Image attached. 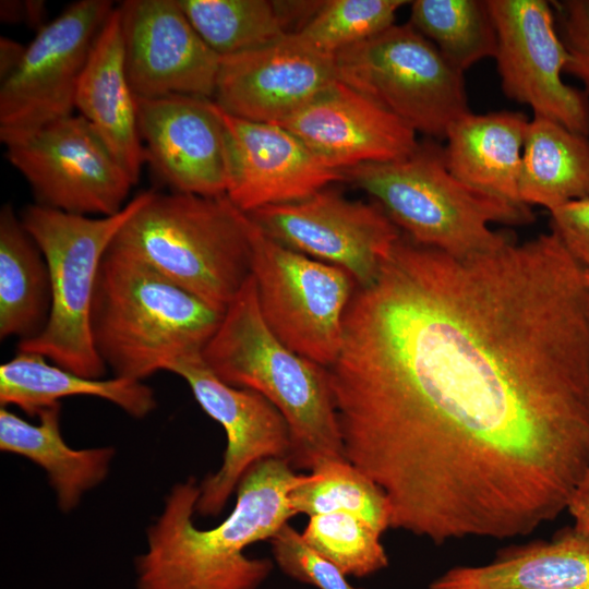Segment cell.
<instances>
[{"label":"cell","mask_w":589,"mask_h":589,"mask_svg":"<svg viewBox=\"0 0 589 589\" xmlns=\"http://www.w3.org/2000/svg\"><path fill=\"white\" fill-rule=\"evenodd\" d=\"M328 372L345 457L390 528L527 536L589 466V287L551 231L466 259L402 235Z\"/></svg>","instance_id":"1"},{"label":"cell","mask_w":589,"mask_h":589,"mask_svg":"<svg viewBox=\"0 0 589 589\" xmlns=\"http://www.w3.org/2000/svg\"><path fill=\"white\" fill-rule=\"evenodd\" d=\"M297 477L288 459L254 464L237 486L233 510L212 529L193 522L196 480L173 485L147 529L146 552L136 557L137 589H259L272 561L251 558L244 549L271 540L296 516L288 495Z\"/></svg>","instance_id":"2"},{"label":"cell","mask_w":589,"mask_h":589,"mask_svg":"<svg viewBox=\"0 0 589 589\" xmlns=\"http://www.w3.org/2000/svg\"><path fill=\"white\" fill-rule=\"evenodd\" d=\"M202 358L225 383L254 390L284 417L289 462L312 470L346 459L328 369L287 347L267 326L252 274L224 312Z\"/></svg>","instance_id":"3"},{"label":"cell","mask_w":589,"mask_h":589,"mask_svg":"<svg viewBox=\"0 0 589 589\" xmlns=\"http://www.w3.org/2000/svg\"><path fill=\"white\" fill-rule=\"evenodd\" d=\"M224 312L146 264L107 251L96 278L91 329L115 376L142 381L202 354Z\"/></svg>","instance_id":"4"},{"label":"cell","mask_w":589,"mask_h":589,"mask_svg":"<svg viewBox=\"0 0 589 589\" xmlns=\"http://www.w3.org/2000/svg\"><path fill=\"white\" fill-rule=\"evenodd\" d=\"M107 251L146 264L225 312L251 275L249 216L227 195L152 192Z\"/></svg>","instance_id":"5"},{"label":"cell","mask_w":589,"mask_h":589,"mask_svg":"<svg viewBox=\"0 0 589 589\" xmlns=\"http://www.w3.org/2000/svg\"><path fill=\"white\" fill-rule=\"evenodd\" d=\"M341 172L344 180L371 195L407 238L455 257L476 256L514 240L491 224L533 221L530 207L512 205L456 179L443 146L435 142L419 143L400 160L362 164Z\"/></svg>","instance_id":"6"},{"label":"cell","mask_w":589,"mask_h":589,"mask_svg":"<svg viewBox=\"0 0 589 589\" xmlns=\"http://www.w3.org/2000/svg\"><path fill=\"white\" fill-rule=\"evenodd\" d=\"M140 193L117 214L89 217L27 205L20 218L43 253L50 276L51 306L44 329L17 344L19 351L88 378H100L107 365L95 347L91 312L100 263L116 235L148 200Z\"/></svg>","instance_id":"7"},{"label":"cell","mask_w":589,"mask_h":589,"mask_svg":"<svg viewBox=\"0 0 589 589\" xmlns=\"http://www.w3.org/2000/svg\"><path fill=\"white\" fill-rule=\"evenodd\" d=\"M337 80L371 98L416 133L445 140L470 113L464 72L409 22L334 56Z\"/></svg>","instance_id":"8"},{"label":"cell","mask_w":589,"mask_h":589,"mask_svg":"<svg viewBox=\"0 0 589 589\" xmlns=\"http://www.w3.org/2000/svg\"><path fill=\"white\" fill-rule=\"evenodd\" d=\"M249 233L251 274L264 321L287 347L328 369L341 349L354 280L273 240L250 217Z\"/></svg>","instance_id":"9"},{"label":"cell","mask_w":589,"mask_h":589,"mask_svg":"<svg viewBox=\"0 0 589 589\" xmlns=\"http://www.w3.org/2000/svg\"><path fill=\"white\" fill-rule=\"evenodd\" d=\"M116 7L80 0L37 31L16 69L0 85V140L23 142L70 117L96 38Z\"/></svg>","instance_id":"10"},{"label":"cell","mask_w":589,"mask_h":589,"mask_svg":"<svg viewBox=\"0 0 589 589\" xmlns=\"http://www.w3.org/2000/svg\"><path fill=\"white\" fill-rule=\"evenodd\" d=\"M7 147L10 164L29 184L37 204L62 212L112 216L134 182L83 116L46 125Z\"/></svg>","instance_id":"11"},{"label":"cell","mask_w":589,"mask_h":589,"mask_svg":"<svg viewBox=\"0 0 589 589\" xmlns=\"http://www.w3.org/2000/svg\"><path fill=\"white\" fill-rule=\"evenodd\" d=\"M248 215L278 243L345 271L358 288L376 279L402 236L375 202L350 201L327 188Z\"/></svg>","instance_id":"12"},{"label":"cell","mask_w":589,"mask_h":589,"mask_svg":"<svg viewBox=\"0 0 589 589\" xmlns=\"http://www.w3.org/2000/svg\"><path fill=\"white\" fill-rule=\"evenodd\" d=\"M496 31V70L504 95L543 117L589 135V97L562 75L568 53L552 1L488 0Z\"/></svg>","instance_id":"13"},{"label":"cell","mask_w":589,"mask_h":589,"mask_svg":"<svg viewBox=\"0 0 589 589\" xmlns=\"http://www.w3.org/2000/svg\"><path fill=\"white\" fill-rule=\"evenodd\" d=\"M166 371L181 376L201 408L225 430L227 447L221 467L201 482L195 506L201 516H218L254 464L266 458L289 459L287 422L259 393L221 381L202 354L176 360Z\"/></svg>","instance_id":"14"},{"label":"cell","mask_w":589,"mask_h":589,"mask_svg":"<svg viewBox=\"0 0 589 589\" xmlns=\"http://www.w3.org/2000/svg\"><path fill=\"white\" fill-rule=\"evenodd\" d=\"M118 9L125 71L135 97L213 99L220 57L200 36L178 0H125Z\"/></svg>","instance_id":"15"},{"label":"cell","mask_w":589,"mask_h":589,"mask_svg":"<svg viewBox=\"0 0 589 589\" xmlns=\"http://www.w3.org/2000/svg\"><path fill=\"white\" fill-rule=\"evenodd\" d=\"M336 81L334 57L292 34L254 50L220 57L213 100L233 117L277 124Z\"/></svg>","instance_id":"16"},{"label":"cell","mask_w":589,"mask_h":589,"mask_svg":"<svg viewBox=\"0 0 589 589\" xmlns=\"http://www.w3.org/2000/svg\"><path fill=\"white\" fill-rule=\"evenodd\" d=\"M218 112L225 135L226 195L243 213L300 201L344 180L340 170L327 166L286 128L240 119L220 107Z\"/></svg>","instance_id":"17"},{"label":"cell","mask_w":589,"mask_h":589,"mask_svg":"<svg viewBox=\"0 0 589 589\" xmlns=\"http://www.w3.org/2000/svg\"><path fill=\"white\" fill-rule=\"evenodd\" d=\"M136 115L146 161L173 192L226 195L224 125L213 99L136 97Z\"/></svg>","instance_id":"18"},{"label":"cell","mask_w":589,"mask_h":589,"mask_svg":"<svg viewBox=\"0 0 589 589\" xmlns=\"http://www.w3.org/2000/svg\"><path fill=\"white\" fill-rule=\"evenodd\" d=\"M296 134L327 166L345 170L404 159L419 146L417 133L390 111L340 81L277 123Z\"/></svg>","instance_id":"19"},{"label":"cell","mask_w":589,"mask_h":589,"mask_svg":"<svg viewBox=\"0 0 589 589\" xmlns=\"http://www.w3.org/2000/svg\"><path fill=\"white\" fill-rule=\"evenodd\" d=\"M75 108L98 132L135 184L146 157L137 128L136 97L125 71L118 5L91 51L77 85Z\"/></svg>","instance_id":"20"},{"label":"cell","mask_w":589,"mask_h":589,"mask_svg":"<svg viewBox=\"0 0 589 589\" xmlns=\"http://www.w3.org/2000/svg\"><path fill=\"white\" fill-rule=\"evenodd\" d=\"M429 589H589V540L566 527L503 548L488 564L452 567Z\"/></svg>","instance_id":"21"},{"label":"cell","mask_w":589,"mask_h":589,"mask_svg":"<svg viewBox=\"0 0 589 589\" xmlns=\"http://www.w3.org/2000/svg\"><path fill=\"white\" fill-rule=\"evenodd\" d=\"M529 119L518 111L466 115L446 135L444 158L464 184L515 206L519 196L522 147Z\"/></svg>","instance_id":"22"},{"label":"cell","mask_w":589,"mask_h":589,"mask_svg":"<svg viewBox=\"0 0 589 589\" xmlns=\"http://www.w3.org/2000/svg\"><path fill=\"white\" fill-rule=\"evenodd\" d=\"M60 404L43 409L37 414L38 424H33L1 407L0 449L26 457L43 468L56 492L58 507L68 513L85 492L107 477L115 449L71 448L60 432Z\"/></svg>","instance_id":"23"},{"label":"cell","mask_w":589,"mask_h":589,"mask_svg":"<svg viewBox=\"0 0 589 589\" xmlns=\"http://www.w3.org/2000/svg\"><path fill=\"white\" fill-rule=\"evenodd\" d=\"M69 396L106 399L133 418H144L156 408L154 390L142 381L115 376L88 378L53 364L44 356L19 351L0 365L1 407L16 406L28 416L60 404Z\"/></svg>","instance_id":"24"},{"label":"cell","mask_w":589,"mask_h":589,"mask_svg":"<svg viewBox=\"0 0 589 589\" xmlns=\"http://www.w3.org/2000/svg\"><path fill=\"white\" fill-rule=\"evenodd\" d=\"M519 196L549 212L589 199V135L533 116L525 133Z\"/></svg>","instance_id":"25"},{"label":"cell","mask_w":589,"mask_h":589,"mask_svg":"<svg viewBox=\"0 0 589 589\" xmlns=\"http://www.w3.org/2000/svg\"><path fill=\"white\" fill-rule=\"evenodd\" d=\"M51 306L50 276L39 248L11 205L0 212V337L37 336Z\"/></svg>","instance_id":"26"},{"label":"cell","mask_w":589,"mask_h":589,"mask_svg":"<svg viewBox=\"0 0 589 589\" xmlns=\"http://www.w3.org/2000/svg\"><path fill=\"white\" fill-rule=\"evenodd\" d=\"M288 498L296 515L346 512L366 520L382 534L390 528L386 494L347 459L326 460L309 474H298Z\"/></svg>","instance_id":"27"},{"label":"cell","mask_w":589,"mask_h":589,"mask_svg":"<svg viewBox=\"0 0 589 589\" xmlns=\"http://www.w3.org/2000/svg\"><path fill=\"white\" fill-rule=\"evenodd\" d=\"M409 23L458 70L494 58L496 31L488 0H416Z\"/></svg>","instance_id":"28"},{"label":"cell","mask_w":589,"mask_h":589,"mask_svg":"<svg viewBox=\"0 0 589 589\" xmlns=\"http://www.w3.org/2000/svg\"><path fill=\"white\" fill-rule=\"evenodd\" d=\"M200 36L219 56H231L286 37L275 1L178 0Z\"/></svg>","instance_id":"29"},{"label":"cell","mask_w":589,"mask_h":589,"mask_svg":"<svg viewBox=\"0 0 589 589\" xmlns=\"http://www.w3.org/2000/svg\"><path fill=\"white\" fill-rule=\"evenodd\" d=\"M301 534L346 576L364 577L388 565L382 533L353 514L336 512L310 516Z\"/></svg>","instance_id":"30"},{"label":"cell","mask_w":589,"mask_h":589,"mask_svg":"<svg viewBox=\"0 0 589 589\" xmlns=\"http://www.w3.org/2000/svg\"><path fill=\"white\" fill-rule=\"evenodd\" d=\"M405 0H326L297 34L311 48L328 56L373 37L395 24Z\"/></svg>","instance_id":"31"},{"label":"cell","mask_w":589,"mask_h":589,"mask_svg":"<svg viewBox=\"0 0 589 589\" xmlns=\"http://www.w3.org/2000/svg\"><path fill=\"white\" fill-rule=\"evenodd\" d=\"M274 558L288 576L317 589H358L332 562L312 549L288 522L271 539Z\"/></svg>","instance_id":"32"},{"label":"cell","mask_w":589,"mask_h":589,"mask_svg":"<svg viewBox=\"0 0 589 589\" xmlns=\"http://www.w3.org/2000/svg\"><path fill=\"white\" fill-rule=\"evenodd\" d=\"M552 5L568 53L565 73L577 79L589 97V0L552 1Z\"/></svg>","instance_id":"33"},{"label":"cell","mask_w":589,"mask_h":589,"mask_svg":"<svg viewBox=\"0 0 589 589\" xmlns=\"http://www.w3.org/2000/svg\"><path fill=\"white\" fill-rule=\"evenodd\" d=\"M550 231L560 239L589 287V199L550 211Z\"/></svg>","instance_id":"34"},{"label":"cell","mask_w":589,"mask_h":589,"mask_svg":"<svg viewBox=\"0 0 589 589\" xmlns=\"http://www.w3.org/2000/svg\"><path fill=\"white\" fill-rule=\"evenodd\" d=\"M565 510L573 518V529L589 540V466L570 493Z\"/></svg>","instance_id":"35"},{"label":"cell","mask_w":589,"mask_h":589,"mask_svg":"<svg viewBox=\"0 0 589 589\" xmlns=\"http://www.w3.org/2000/svg\"><path fill=\"white\" fill-rule=\"evenodd\" d=\"M0 16L3 23H27L38 26L40 29L45 16V3L43 1H1Z\"/></svg>","instance_id":"36"},{"label":"cell","mask_w":589,"mask_h":589,"mask_svg":"<svg viewBox=\"0 0 589 589\" xmlns=\"http://www.w3.org/2000/svg\"><path fill=\"white\" fill-rule=\"evenodd\" d=\"M24 46L19 43L1 37L0 40V79L3 81L7 79L21 62L24 51Z\"/></svg>","instance_id":"37"}]
</instances>
